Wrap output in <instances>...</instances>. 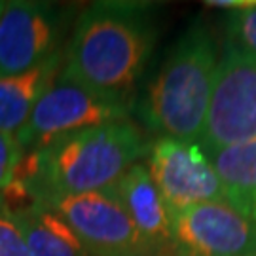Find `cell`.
Wrapping results in <instances>:
<instances>
[{
    "instance_id": "cell-6",
    "label": "cell",
    "mask_w": 256,
    "mask_h": 256,
    "mask_svg": "<svg viewBox=\"0 0 256 256\" xmlns=\"http://www.w3.org/2000/svg\"><path fill=\"white\" fill-rule=\"evenodd\" d=\"M256 140V57L224 42L200 144L214 156Z\"/></svg>"
},
{
    "instance_id": "cell-18",
    "label": "cell",
    "mask_w": 256,
    "mask_h": 256,
    "mask_svg": "<svg viewBox=\"0 0 256 256\" xmlns=\"http://www.w3.org/2000/svg\"><path fill=\"white\" fill-rule=\"evenodd\" d=\"M0 8H2V2H0Z\"/></svg>"
},
{
    "instance_id": "cell-13",
    "label": "cell",
    "mask_w": 256,
    "mask_h": 256,
    "mask_svg": "<svg viewBox=\"0 0 256 256\" xmlns=\"http://www.w3.org/2000/svg\"><path fill=\"white\" fill-rule=\"evenodd\" d=\"M210 160L228 190L230 203L248 214V202L256 194V140L220 150Z\"/></svg>"
},
{
    "instance_id": "cell-1",
    "label": "cell",
    "mask_w": 256,
    "mask_h": 256,
    "mask_svg": "<svg viewBox=\"0 0 256 256\" xmlns=\"http://www.w3.org/2000/svg\"><path fill=\"white\" fill-rule=\"evenodd\" d=\"M152 138L131 120L84 129L23 154L16 180L2 194L10 205L61 196L108 192L138 160Z\"/></svg>"
},
{
    "instance_id": "cell-7",
    "label": "cell",
    "mask_w": 256,
    "mask_h": 256,
    "mask_svg": "<svg viewBox=\"0 0 256 256\" xmlns=\"http://www.w3.org/2000/svg\"><path fill=\"white\" fill-rule=\"evenodd\" d=\"M146 169L164 198L169 216L200 203L230 202L226 186L200 142L154 138L146 156Z\"/></svg>"
},
{
    "instance_id": "cell-15",
    "label": "cell",
    "mask_w": 256,
    "mask_h": 256,
    "mask_svg": "<svg viewBox=\"0 0 256 256\" xmlns=\"http://www.w3.org/2000/svg\"><path fill=\"white\" fill-rule=\"evenodd\" d=\"M0 256H28L23 234L14 218V210L2 194H0Z\"/></svg>"
},
{
    "instance_id": "cell-4",
    "label": "cell",
    "mask_w": 256,
    "mask_h": 256,
    "mask_svg": "<svg viewBox=\"0 0 256 256\" xmlns=\"http://www.w3.org/2000/svg\"><path fill=\"white\" fill-rule=\"evenodd\" d=\"M133 110V97L95 92L57 74L54 84L38 99L27 124L19 129L16 138L23 154H30L54 142L55 138L76 131L126 122Z\"/></svg>"
},
{
    "instance_id": "cell-19",
    "label": "cell",
    "mask_w": 256,
    "mask_h": 256,
    "mask_svg": "<svg viewBox=\"0 0 256 256\" xmlns=\"http://www.w3.org/2000/svg\"><path fill=\"white\" fill-rule=\"evenodd\" d=\"M250 256H256V252H254V254H250Z\"/></svg>"
},
{
    "instance_id": "cell-12",
    "label": "cell",
    "mask_w": 256,
    "mask_h": 256,
    "mask_svg": "<svg viewBox=\"0 0 256 256\" xmlns=\"http://www.w3.org/2000/svg\"><path fill=\"white\" fill-rule=\"evenodd\" d=\"M63 64V54L40 66L12 76H0V131L18 135L27 124L42 93L54 84Z\"/></svg>"
},
{
    "instance_id": "cell-10",
    "label": "cell",
    "mask_w": 256,
    "mask_h": 256,
    "mask_svg": "<svg viewBox=\"0 0 256 256\" xmlns=\"http://www.w3.org/2000/svg\"><path fill=\"white\" fill-rule=\"evenodd\" d=\"M108 192L118 200L138 234L158 254L174 256L171 216L146 165H133Z\"/></svg>"
},
{
    "instance_id": "cell-16",
    "label": "cell",
    "mask_w": 256,
    "mask_h": 256,
    "mask_svg": "<svg viewBox=\"0 0 256 256\" xmlns=\"http://www.w3.org/2000/svg\"><path fill=\"white\" fill-rule=\"evenodd\" d=\"M21 160L23 150L19 146L16 135L0 131V194L6 192L16 180Z\"/></svg>"
},
{
    "instance_id": "cell-8",
    "label": "cell",
    "mask_w": 256,
    "mask_h": 256,
    "mask_svg": "<svg viewBox=\"0 0 256 256\" xmlns=\"http://www.w3.org/2000/svg\"><path fill=\"white\" fill-rule=\"evenodd\" d=\"M36 203L57 210L90 256H162L144 241L110 192L61 196Z\"/></svg>"
},
{
    "instance_id": "cell-14",
    "label": "cell",
    "mask_w": 256,
    "mask_h": 256,
    "mask_svg": "<svg viewBox=\"0 0 256 256\" xmlns=\"http://www.w3.org/2000/svg\"><path fill=\"white\" fill-rule=\"evenodd\" d=\"M222 23L226 32L224 42L256 57V8L247 12H226Z\"/></svg>"
},
{
    "instance_id": "cell-11",
    "label": "cell",
    "mask_w": 256,
    "mask_h": 256,
    "mask_svg": "<svg viewBox=\"0 0 256 256\" xmlns=\"http://www.w3.org/2000/svg\"><path fill=\"white\" fill-rule=\"evenodd\" d=\"M23 234L28 256H90L70 224L48 205H10Z\"/></svg>"
},
{
    "instance_id": "cell-2",
    "label": "cell",
    "mask_w": 256,
    "mask_h": 256,
    "mask_svg": "<svg viewBox=\"0 0 256 256\" xmlns=\"http://www.w3.org/2000/svg\"><path fill=\"white\" fill-rule=\"evenodd\" d=\"M154 2L101 0L74 19L59 74L95 92L131 97L160 34Z\"/></svg>"
},
{
    "instance_id": "cell-17",
    "label": "cell",
    "mask_w": 256,
    "mask_h": 256,
    "mask_svg": "<svg viewBox=\"0 0 256 256\" xmlns=\"http://www.w3.org/2000/svg\"><path fill=\"white\" fill-rule=\"evenodd\" d=\"M248 216L256 222V194L250 198V202H248Z\"/></svg>"
},
{
    "instance_id": "cell-3",
    "label": "cell",
    "mask_w": 256,
    "mask_h": 256,
    "mask_svg": "<svg viewBox=\"0 0 256 256\" xmlns=\"http://www.w3.org/2000/svg\"><path fill=\"white\" fill-rule=\"evenodd\" d=\"M220 50L203 18L186 27L135 102L146 133L200 142L209 114Z\"/></svg>"
},
{
    "instance_id": "cell-5",
    "label": "cell",
    "mask_w": 256,
    "mask_h": 256,
    "mask_svg": "<svg viewBox=\"0 0 256 256\" xmlns=\"http://www.w3.org/2000/svg\"><path fill=\"white\" fill-rule=\"evenodd\" d=\"M76 10L42 0H8L0 8V76L32 70L63 54Z\"/></svg>"
},
{
    "instance_id": "cell-9",
    "label": "cell",
    "mask_w": 256,
    "mask_h": 256,
    "mask_svg": "<svg viewBox=\"0 0 256 256\" xmlns=\"http://www.w3.org/2000/svg\"><path fill=\"white\" fill-rule=\"evenodd\" d=\"M174 256H250L256 222L230 202L200 203L171 214Z\"/></svg>"
}]
</instances>
